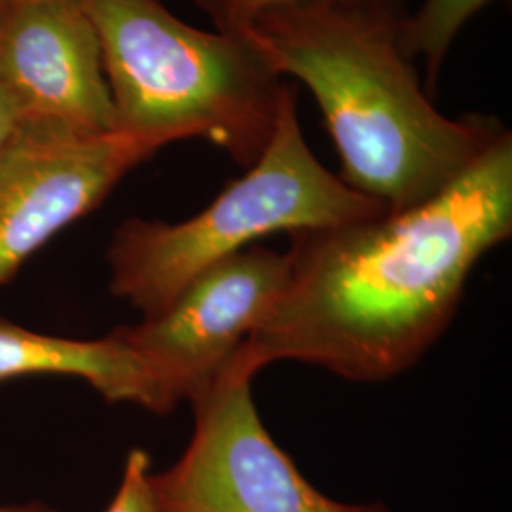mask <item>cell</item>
I'll return each mask as SVG.
<instances>
[{"instance_id": "cell-1", "label": "cell", "mask_w": 512, "mask_h": 512, "mask_svg": "<svg viewBox=\"0 0 512 512\" xmlns=\"http://www.w3.org/2000/svg\"><path fill=\"white\" fill-rule=\"evenodd\" d=\"M512 236V135L431 200L291 234L289 279L232 357L256 376L275 361L361 384L412 368L448 329L478 260Z\"/></svg>"}, {"instance_id": "cell-2", "label": "cell", "mask_w": 512, "mask_h": 512, "mask_svg": "<svg viewBox=\"0 0 512 512\" xmlns=\"http://www.w3.org/2000/svg\"><path fill=\"white\" fill-rule=\"evenodd\" d=\"M406 8L294 0L258 14L241 37L279 76L315 97L349 188L397 213L454 183L507 128L448 118L421 84L404 42Z\"/></svg>"}, {"instance_id": "cell-3", "label": "cell", "mask_w": 512, "mask_h": 512, "mask_svg": "<svg viewBox=\"0 0 512 512\" xmlns=\"http://www.w3.org/2000/svg\"><path fill=\"white\" fill-rule=\"evenodd\" d=\"M99 37L116 131L164 148L203 139L249 169L285 86L245 37L202 31L162 0H84Z\"/></svg>"}, {"instance_id": "cell-4", "label": "cell", "mask_w": 512, "mask_h": 512, "mask_svg": "<svg viewBox=\"0 0 512 512\" xmlns=\"http://www.w3.org/2000/svg\"><path fill=\"white\" fill-rule=\"evenodd\" d=\"M382 213L384 205L349 188L315 158L298 122L296 90L287 84L272 139L241 179L183 222L131 217L114 230L107 247L110 293L143 319L156 317L205 268L266 236Z\"/></svg>"}, {"instance_id": "cell-5", "label": "cell", "mask_w": 512, "mask_h": 512, "mask_svg": "<svg viewBox=\"0 0 512 512\" xmlns=\"http://www.w3.org/2000/svg\"><path fill=\"white\" fill-rule=\"evenodd\" d=\"M253 378L228 363L190 399V444L152 473L156 512H391L382 501L330 499L310 484L260 420Z\"/></svg>"}, {"instance_id": "cell-6", "label": "cell", "mask_w": 512, "mask_h": 512, "mask_svg": "<svg viewBox=\"0 0 512 512\" xmlns=\"http://www.w3.org/2000/svg\"><path fill=\"white\" fill-rule=\"evenodd\" d=\"M156 152L120 131L21 118L0 148V285Z\"/></svg>"}, {"instance_id": "cell-7", "label": "cell", "mask_w": 512, "mask_h": 512, "mask_svg": "<svg viewBox=\"0 0 512 512\" xmlns=\"http://www.w3.org/2000/svg\"><path fill=\"white\" fill-rule=\"evenodd\" d=\"M287 279V253L256 243L205 268L164 313L112 332L145 365L169 414L219 376Z\"/></svg>"}, {"instance_id": "cell-8", "label": "cell", "mask_w": 512, "mask_h": 512, "mask_svg": "<svg viewBox=\"0 0 512 512\" xmlns=\"http://www.w3.org/2000/svg\"><path fill=\"white\" fill-rule=\"evenodd\" d=\"M0 86L21 118L116 131L99 37L84 0H19L2 16Z\"/></svg>"}, {"instance_id": "cell-9", "label": "cell", "mask_w": 512, "mask_h": 512, "mask_svg": "<svg viewBox=\"0 0 512 512\" xmlns=\"http://www.w3.org/2000/svg\"><path fill=\"white\" fill-rule=\"evenodd\" d=\"M27 376L80 378L109 403L139 404L152 414H167L147 368L114 332L78 340L0 319V385Z\"/></svg>"}, {"instance_id": "cell-10", "label": "cell", "mask_w": 512, "mask_h": 512, "mask_svg": "<svg viewBox=\"0 0 512 512\" xmlns=\"http://www.w3.org/2000/svg\"><path fill=\"white\" fill-rule=\"evenodd\" d=\"M495 0H423L416 14L404 21L408 54L423 61L425 90L435 92L444 57L469 19Z\"/></svg>"}, {"instance_id": "cell-11", "label": "cell", "mask_w": 512, "mask_h": 512, "mask_svg": "<svg viewBox=\"0 0 512 512\" xmlns=\"http://www.w3.org/2000/svg\"><path fill=\"white\" fill-rule=\"evenodd\" d=\"M207 18L211 19L213 27L228 35L241 37L243 31L251 25V21L279 4H287L294 0H192ZM355 2H378L406 8L410 0H355Z\"/></svg>"}, {"instance_id": "cell-12", "label": "cell", "mask_w": 512, "mask_h": 512, "mask_svg": "<svg viewBox=\"0 0 512 512\" xmlns=\"http://www.w3.org/2000/svg\"><path fill=\"white\" fill-rule=\"evenodd\" d=\"M105 512H156L150 456L143 448L129 452L120 486Z\"/></svg>"}, {"instance_id": "cell-13", "label": "cell", "mask_w": 512, "mask_h": 512, "mask_svg": "<svg viewBox=\"0 0 512 512\" xmlns=\"http://www.w3.org/2000/svg\"><path fill=\"white\" fill-rule=\"evenodd\" d=\"M19 120H21V116H19L12 97L0 86V148L4 147V143L10 139Z\"/></svg>"}, {"instance_id": "cell-14", "label": "cell", "mask_w": 512, "mask_h": 512, "mask_svg": "<svg viewBox=\"0 0 512 512\" xmlns=\"http://www.w3.org/2000/svg\"><path fill=\"white\" fill-rule=\"evenodd\" d=\"M0 512H59L44 503H23V505H0Z\"/></svg>"}, {"instance_id": "cell-15", "label": "cell", "mask_w": 512, "mask_h": 512, "mask_svg": "<svg viewBox=\"0 0 512 512\" xmlns=\"http://www.w3.org/2000/svg\"><path fill=\"white\" fill-rule=\"evenodd\" d=\"M19 0H0V19L2 16L14 6V4H18Z\"/></svg>"}]
</instances>
